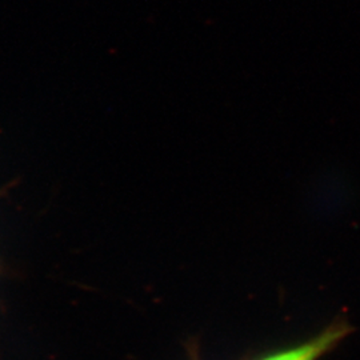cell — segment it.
<instances>
[{
  "mask_svg": "<svg viewBox=\"0 0 360 360\" xmlns=\"http://www.w3.org/2000/svg\"><path fill=\"white\" fill-rule=\"evenodd\" d=\"M351 326L346 321H335L326 330L296 347L274 352L257 360H319L333 351L351 333Z\"/></svg>",
  "mask_w": 360,
  "mask_h": 360,
  "instance_id": "1",
  "label": "cell"
}]
</instances>
